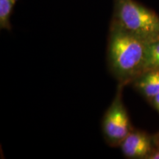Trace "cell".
Here are the masks:
<instances>
[{
	"label": "cell",
	"mask_w": 159,
	"mask_h": 159,
	"mask_svg": "<svg viewBox=\"0 0 159 159\" xmlns=\"http://www.w3.org/2000/svg\"><path fill=\"white\" fill-rule=\"evenodd\" d=\"M148 43L111 20L107 44V63L119 84H131L144 71Z\"/></svg>",
	"instance_id": "6da1fadb"
},
{
	"label": "cell",
	"mask_w": 159,
	"mask_h": 159,
	"mask_svg": "<svg viewBox=\"0 0 159 159\" xmlns=\"http://www.w3.org/2000/svg\"><path fill=\"white\" fill-rule=\"evenodd\" d=\"M112 20L148 43L159 41V15L136 0H114Z\"/></svg>",
	"instance_id": "7a4b0ae2"
},
{
	"label": "cell",
	"mask_w": 159,
	"mask_h": 159,
	"mask_svg": "<svg viewBox=\"0 0 159 159\" xmlns=\"http://www.w3.org/2000/svg\"><path fill=\"white\" fill-rule=\"evenodd\" d=\"M124 87L122 85H118L116 94L103 115L101 125L105 142L113 148L120 146L122 141L134 128L123 102L122 91Z\"/></svg>",
	"instance_id": "3957f363"
},
{
	"label": "cell",
	"mask_w": 159,
	"mask_h": 159,
	"mask_svg": "<svg viewBox=\"0 0 159 159\" xmlns=\"http://www.w3.org/2000/svg\"><path fill=\"white\" fill-rule=\"evenodd\" d=\"M158 134L159 132L150 134L134 128L122 141L119 148L124 156L128 158L148 159L156 148Z\"/></svg>",
	"instance_id": "277c9868"
},
{
	"label": "cell",
	"mask_w": 159,
	"mask_h": 159,
	"mask_svg": "<svg viewBox=\"0 0 159 159\" xmlns=\"http://www.w3.org/2000/svg\"><path fill=\"white\" fill-rule=\"evenodd\" d=\"M131 85L150 102L159 94V69L144 71L134 80Z\"/></svg>",
	"instance_id": "5b68a950"
},
{
	"label": "cell",
	"mask_w": 159,
	"mask_h": 159,
	"mask_svg": "<svg viewBox=\"0 0 159 159\" xmlns=\"http://www.w3.org/2000/svg\"><path fill=\"white\" fill-rule=\"evenodd\" d=\"M18 0H0V29L11 30V17Z\"/></svg>",
	"instance_id": "8992f818"
},
{
	"label": "cell",
	"mask_w": 159,
	"mask_h": 159,
	"mask_svg": "<svg viewBox=\"0 0 159 159\" xmlns=\"http://www.w3.org/2000/svg\"><path fill=\"white\" fill-rule=\"evenodd\" d=\"M150 69H159V41L148 44L144 71Z\"/></svg>",
	"instance_id": "52a82bcc"
},
{
	"label": "cell",
	"mask_w": 159,
	"mask_h": 159,
	"mask_svg": "<svg viewBox=\"0 0 159 159\" xmlns=\"http://www.w3.org/2000/svg\"><path fill=\"white\" fill-rule=\"evenodd\" d=\"M148 159H159V134L158 140H157L156 148H155L154 150L152 151V152L151 155L149 156Z\"/></svg>",
	"instance_id": "ba28073f"
},
{
	"label": "cell",
	"mask_w": 159,
	"mask_h": 159,
	"mask_svg": "<svg viewBox=\"0 0 159 159\" xmlns=\"http://www.w3.org/2000/svg\"><path fill=\"white\" fill-rule=\"evenodd\" d=\"M150 103L153 108L159 113V94L156 95L152 100L150 101Z\"/></svg>",
	"instance_id": "9c48e42d"
}]
</instances>
